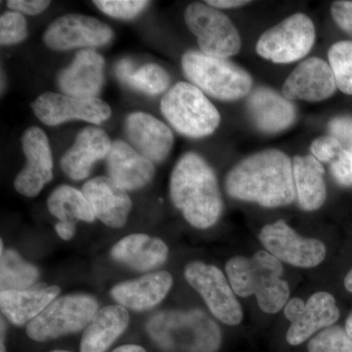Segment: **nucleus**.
Returning <instances> with one entry per match:
<instances>
[{"mask_svg":"<svg viewBox=\"0 0 352 352\" xmlns=\"http://www.w3.org/2000/svg\"><path fill=\"white\" fill-rule=\"evenodd\" d=\"M161 111L171 126L187 138H205L219 126V111L192 83L178 82L168 90Z\"/></svg>","mask_w":352,"mask_h":352,"instance_id":"nucleus-6","label":"nucleus"},{"mask_svg":"<svg viewBox=\"0 0 352 352\" xmlns=\"http://www.w3.org/2000/svg\"><path fill=\"white\" fill-rule=\"evenodd\" d=\"M134 69H135V65L132 63L131 60H120L117 66H116V75L119 78L120 82L126 85L127 80H129L131 74L133 73Z\"/></svg>","mask_w":352,"mask_h":352,"instance_id":"nucleus-40","label":"nucleus"},{"mask_svg":"<svg viewBox=\"0 0 352 352\" xmlns=\"http://www.w3.org/2000/svg\"><path fill=\"white\" fill-rule=\"evenodd\" d=\"M76 226V224L71 223V222L58 221L55 226V230L61 239L69 241L75 236Z\"/></svg>","mask_w":352,"mask_h":352,"instance_id":"nucleus-41","label":"nucleus"},{"mask_svg":"<svg viewBox=\"0 0 352 352\" xmlns=\"http://www.w3.org/2000/svg\"><path fill=\"white\" fill-rule=\"evenodd\" d=\"M247 108L254 126L264 133L283 131L295 122L296 118V107L292 101L268 87L252 90L248 98Z\"/></svg>","mask_w":352,"mask_h":352,"instance_id":"nucleus-20","label":"nucleus"},{"mask_svg":"<svg viewBox=\"0 0 352 352\" xmlns=\"http://www.w3.org/2000/svg\"><path fill=\"white\" fill-rule=\"evenodd\" d=\"M6 325L3 319H1V342H0V352H6Z\"/></svg>","mask_w":352,"mask_h":352,"instance_id":"nucleus-44","label":"nucleus"},{"mask_svg":"<svg viewBox=\"0 0 352 352\" xmlns=\"http://www.w3.org/2000/svg\"><path fill=\"white\" fill-rule=\"evenodd\" d=\"M110 352H148L144 347L135 344H122Z\"/></svg>","mask_w":352,"mask_h":352,"instance_id":"nucleus-43","label":"nucleus"},{"mask_svg":"<svg viewBox=\"0 0 352 352\" xmlns=\"http://www.w3.org/2000/svg\"><path fill=\"white\" fill-rule=\"evenodd\" d=\"M344 286H346L347 291L352 293V268L351 270L347 273L346 279H344Z\"/></svg>","mask_w":352,"mask_h":352,"instance_id":"nucleus-45","label":"nucleus"},{"mask_svg":"<svg viewBox=\"0 0 352 352\" xmlns=\"http://www.w3.org/2000/svg\"><path fill=\"white\" fill-rule=\"evenodd\" d=\"M28 36L27 21L23 14L7 11L0 17V43L13 45L24 41Z\"/></svg>","mask_w":352,"mask_h":352,"instance_id":"nucleus-33","label":"nucleus"},{"mask_svg":"<svg viewBox=\"0 0 352 352\" xmlns=\"http://www.w3.org/2000/svg\"><path fill=\"white\" fill-rule=\"evenodd\" d=\"M170 198L192 226L210 228L223 210L214 170L196 153H187L171 173Z\"/></svg>","mask_w":352,"mask_h":352,"instance_id":"nucleus-2","label":"nucleus"},{"mask_svg":"<svg viewBox=\"0 0 352 352\" xmlns=\"http://www.w3.org/2000/svg\"><path fill=\"white\" fill-rule=\"evenodd\" d=\"M108 25L89 16L68 14L53 21L43 34L44 43L52 50L100 47L112 41Z\"/></svg>","mask_w":352,"mask_h":352,"instance_id":"nucleus-13","label":"nucleus"},{"mask_svg":"<svg viewBox=\"0 0 352 352\" xmlns=\"http://www.w3.org/2000/svg\"><path fill=\"white\" fill-rule=\"evenodd\" d=\"M329 62L340 91L352 95V41H339L331 46Z\"/></svg>","mask_w":352,"mask_h":352,"instance_id":"nucleus-31","label":"nucleus"},{"mask_svg":"<svg viewBox=\"0 0 352 352\" xmlns=\"http://www.w3.org/2000/svg\"><path fill=\"white\" fill-rule=\"evenodd\" d=\"M208 6L214 7L215 9H230L249 4L250 1H242V0H208L206 1Z\"/></svg>","mask_w":352,"mask_h":352,"instance_id":"nucleus-42","label":"nucleus"},{"mask_svg":"<svg viewBox=\"0 0 352 352\" xmlns=\"http://www.w3.org/2000/svg\"><path fill=\"white\" fill-rule=\"evenodd\" d=\"M98 310L96 298L87 294L59 296L25 326V333L38 342L74 335L85 331Z\"/></svg>","mask_w":352,"mask_h":352,"instance_id":"nucleus-7","label":"nucleus"},{"mask_svg":"<svg viewBox=\"0 0 352 352\" xmlns=\"http://www.w3.org/2000/svg\"><path fill=\"white\" fill-rule=\"evenodd\" d=\"M337 89L330 64L312 57L298 65L288 76L282 94L289 100L318 102L332 96Z\"/></svg>","mask_w":352,"mask_h":352,"instance_id":"nucleus-16","label":"nucleus"},{"mask_svg":"<svg viewBox=\"0 0 352 352\" xmlns=\"http://www.w3.org/2000/svg\"><path fill=\"white\" fill-rule=\"evenodd\" d=\"M331 14L340 29L352 36V1L333 2Z\"/></svg>","mask_w":352,"mask_h":352,"instance_id":"nucleus-38","label":"nucleus"},{"mask_svg":"<svg viewBox=\"0 0 352 352\" xmlns=\"http://www.w3.org/2000/svg\"><path fill=\"white\" fill-rule=\"evenodd\" d=\"M182 63L190 82L219 100H239L251 94L252 76L228 60L190 50L183 55Z\"/></svg>","mask_w":352,"mask_h":352,"instance_id":"nucleus-5","label":"nucleus"},{"mask_svg":"<svg viewBox=\"0 0 352 352\" xmlns=\"http://www.w3.org/2000/svg\"><path fill=\"white\" fill-rule=\"evenodd\" d=\"M47 207L50 214L61 222L76 224L94 222L96 219L82 191L69 185H61L50 194Z\"/></svg>","mask_w":352,"mask_h":352,"instance_id":"nucleus-28","label":"nucleus"},{"mask_svg":"<svg viewBox=\"0 0 352 352\" xmlns=\"http://www.w3.org/2000/svg\"><path fill=\"white\" fill-rule=\"evenodd\" d=\"M226 273L234 293L242 298L256 296L265 314H276L288 302L289 285L281 279L283 266L268 252L259 251L251 258H231Z\"/></svg>","mask_w":352,"mask_h":352,"instance_id":"nucleus-3","label":"nucleus"},{"mask_svg":"<svg viewBox=\"0 0 352 352\" xmlns=\"http://www.w3.org/2000/svg\"><path fill=\"white\" fill-rule=\"evenodd\" d=\"M48 352H72L69 351H63V349H56V351H48Z\"/></svg>","mask_w":352,"mask_h":352,"instance_id":"nucleus-47","label":"nucleus"},{"mask_svg":"<svg viewBox=\"0 0 352 352\" xmlns=\"http://www.w3.org/2000/svg\"><path fill=\"white\" fill-rule=\"evenodd\" d=\"M259 240L275 258L298 267L318 265L327 252L320 241L302 237L283 220L264 226Z\"/></svg>","mask_w":352,"mask_h":352,"instance_id":"nucleus-12","label":"nucleus"},{"mask_svg":"<svg viewBox=\"0 0 352 352\" xmlns=\"http://www.w3.org/2000/svg\"><path fill=\"white\" fill-rule=\"evenodd\" d=\"M185 23L196 36L201 52L208 56L232 57L241 50L239 32L230 19L207 3L190 4L185 10Z\"/></svg>","mask_w":352,"mask_h":352,"instance_id":"nucleus-8","label":"nucleus"},{"mask_svg":"<svg viewBox=\"0 0 352 352\" xmlns=\"http://www.w3.org/2000/svg\"><path fill=\"white\" fill-rule=\"evenodd\" d=\"M285 316L291 322L287 340L292 346H298L322 329L332 326L340 318V310L331 294L319 292L308 298H292L285 305Z\"/></svg>","mask_w":352,"mask_h":352,"instance_id":"nucleus-11","label":"nucleus"},{"mask_svg":"<svg viewBox=\"0 0 352 352\" xmlns=\"http://www.w3.org/2000/svg\"><path fill=\"white\" fill-rule=\"evenodd\" d=\"M102 12L116 19L129 20L135 18L149 6L144 0H96L94 1Z\"/></svg>","mask_w":352,"mask_h":352,"instance_id":"nucleus-34","label":"nucleus"},{"mask_svg":"<svg viewBox=\"0 0 352 352\" xmlns=\"http://www.w3.org/2000/svg\"><path fill=\"white\" fill-rule=\"evenodd\" d=\"M111 256L132 270L145 272L156 270L166 263L168 248L159 238L142 233L131 234L113 245Z\"/></svg>","mask_w":352,"mask_h":352,"instance_id":"nucleus-25","label":"nucleus"},{"mask_svg":"<svg viewBox=\"0 0 352 352\" xmlns=\"http://www.w3.org/2000/svg\"><path fill=\"white\" fill-rule=\"evenodd\" d=\"M184 276L219 320L231 326L241 323L242 307L219 268L201 261H193L185 267Z\"/></svg>","mask_w":352,"mask_h":352,"instance_id":"nucleus-10","label":"nucleus"},{"mask_svg":"<svg viewBox=\"0 0 352 352\" xmlns=\"http://www.w3.org/2000/svg\"><path fill=\"white\" fill-rule=\"evenodd\" d=\"M328 129L330 135L337 138L342 147L352 154V117H336L331 120Z\"/></svg>","mask_w":352,"mask_h":352,"instance_id":"nucleus-37","label":"nucleus"},{"mask_svg":"<svg viewBox=\"0 0 352 352\" xmlns=\"http://www.w3.org/2000/svg\"><path fill=\"white\" fill-rule=\"evenodd\" d=\"M315 36L311 19L302 13L294 14L264 32L256 43V52L274 63H292L307 56Z\"/></svg>","mask_w":352,"mask_h":352,"instance_id":"nucleus-9","label":"nucleus"},{"mask_svg":"<svg viewBox=\"0 0 352 352\" xmlns=\"http://www.w3.org/2000/svg\"><path fill=\"white\" fill-rule=\"evenodd\" d=\"M82 193L96 219L111 228L126 224L132 201L126 189L109 176H98L85 183Z\"/></svg>","mask_w":352,"mask_h":352,"instance_id":"nucleus-17","label":"nucleus"},{"mask_svg":"<svg viewBox=\"0 0 352 352\" xmlns=\"http://www.w3.org/2000/svg\"><path fill=\"white\" fill-rule=\"evenodd\" d=\"M129 314L122 305L100 308L83 331L80 352H106L129 325Z\"/></svg>","mask_w":352,"mask_h":352,"instance_id":"nucleus-26","label":"nucleus"},{"mask_svg":"<svg viewBox=\"0 0 352 352\" xmlns=\"http://www.w3.org/2000/svg\"><path fill=\"white\" fill-rule=\"evenodd\" d=\"M39 275L38 267L24 261L17 252L9 249L1 252V291L31 288L38 283Z\"/></svg>","mask_w":352,"mask_h":352,"instance_id":"nucleus-29","label":"nucleus"},{"mask_svg":"<svg viewBox=\"0 0 352 352\" xmlns=\"http://www.w3.org/2000/svg\"><path fill=\"white\" fill-rule=\"evenodd\" d=\"M146 330L166 351L217 352L221 344L219 326L200 310L159 312L148 320Z\"/></svg>","mask_w":352,"mask_h":352,"instance_id":"nucleus-4","label":"nucleus"},{"mask_svg":"<svg viewBox=\"0 0 352 352\" xmlns=\"http://www.w3.org/2000/svg\"><path fill=\"white\" fill-rule=\"evenodd\" d=\"M50 4V1H45V0H9L7 1V6L11 11L32 16L43 12Z\"/></svg>","mask_w":352,"mask_h":352,"instance_id":"nucleus-39","label":"nucleus"},{"mask_svg":"<svg viewBox=\"0 0 352 352\" xmlns=\"http://www.w3.org/2000/svg\"><path fill=\"white\" fill-rule=\"evenodd\" d=\"M331 173L337 182L344 187L352 185V154L342 149L330 163Z\"/></svg>","mask_w":352,"mask_h":352,"instance_id":"nucleus-36","label":"nucleus"},{"mask_svg":"<svg viewBox=\"0 0 352 352\" xmlns=\"http://www.w3.org/2000/svg\"><path fill=\"white\" fill-rule=\"evenodd\" d=\"M173 286V277L166 271L148 273L142 277L116 285L111 296L122 307L133 311H146L157 307Z\"/></svg>","mask_w":352,"mask_h":352,"instance_id":"nucleus-22","label":"nucleus"},{"mask_svg":"<svg viewBox=\"0 0 352 352\" xmlns=\"http://www.w3.org/2000/svg\"><path fill=\"white\" fill-rule=\"evenodd\" d=\"M126 133L132 147L153 164L161 163L168 157L175 141L170 129L147 113H129Z\"/></svg>","mask_w":352,"mask_h":352,"instance_id":"nucleus-19","label":"nucleus"},{"mask_svg":"<svg viewBox=\"0 0 352 352\" xmlns=\"http://www.w3.org/2000/svg\"><path fill=\"white\" fill-rule=\"evenodd\" d=\"M107 170L109 177L126 191L143 188L155 175L154 164L122 140L112 143Z\"/></svg>","mask_w":352,"mask_h":352,"instance_id":"nucleus-23","label":"nucleus"},{"mask_svg":"<svg viewBox=\"0 0 352 352\" xmlns=\"http://www.w3.org/2000/svg\"><path fill=\"white\" fill-rule=\"evenodd\" d=\"M307 349L309 352H352V340L344 329L329 327L310 340Z\"/></svg>","mask_w":352,"mask_h":352,"instance_id":"nucleus-32","label":"nucleus"},{"mask_svg":"<svg viewBox=\"0 0 352 352\" xmlns=\"http://www.w3.org/2000/svg\"><path fill=\"white\" fill-rule=\"evenodd\" d=\"M324 168L312 155L296 156L293 161L294 183L296 198L302 210H318L327 197Z\"/></svg>","mask_w":352,"mask_h":352,"instance_id":"nucleus-27","label":"nucleus"},{"mask_svg":"<svg viewBox=\"0 0 352 352\" xmlns=\"http://www.w3.org/2000/svg\"><path fill=\"white\" fill-rule=\"evenodd\" d=\"M59 295V287L46 284H36L24 289L1 291L0 307L2 314L13 325L22 327L36 318Z\"/></svg>","mask_w":352,"mask_h":352,"instance_id":"nucleus-24","label":"nucleus"},{"mask_svg":"<svg viewBox=\"0 0 352 352\" xmlns=\"http://www.w3.org/2000/svg\"><path fill=\"white\" fill-rule=\"evenodd\" d=\"M43 124L54 126L73 120L98 124L111 117L110 106L99 98H80L54 92L41 94L32 104Z\"/></svg>","mask_w":352,"mask_h":352,"instance_id":"nucleus-14","label":"nucleus"},{"mask_svg":"<svg viewBox=\"0 0 352 352\" xmlns=\"http://www.w3.org/2000/svg\"><path fill=\"white\" fill-rule=\"evenodd\" d=\"M346 332L347 335L349 336V338L352 340V312L351 315H349V318L346 319Z\"/></svg>","mask_w":352,"mask_h":352,"instance_id":"nucleus-46","label":"nucleus"},{"mask_svg":"<svg viewBox=\"0 0 352 352\" xmlns=\"http://www.w3.org/2000/svg\"><path fill=\"white\" fill-rule=\"evenodd\" d=\"M105 61L94 50L76 53L73 62L58 75V87L63 94L80 98H96L103 87Z\"/></svg>","mask_w":352,"mask_h":352,"instance_id":"nucleus-18","label":"nucleus"},{"mask_svg":"<svg viewBox=\"0 0 352 352\" xmlns=\"http://www.w3.org/2000/svg\"><path fill=\"white\" fill-rule=\"evenodd\" d=\"M170 82V76L164 68L159 65L149 63L135 68L126 85L143 94L157 95L166 90Z\"/></svg>","mask_w":352,"mask_h":352,"instance_id":"nucleus-30","label":"nucleus"},{"mask_svg":"<svg viewBox=\"0 0 352 352\" xmlns=\"http://www.w3.org/2000/svg\"><path fill=\"white\" fill-rule=\"evenodd\" d=\"M22 146L27 163L16 176L14 187L21 195L34 198L52 180V152L45 132L39 127L24 132Z\"/></svg>","mask_w":352,"mask_h":352,"instance_id":"nucleus-15","label":"nucleus"},{"mask_svg":"<svg viewBox=\"0 0 352 352\" xmlns=\"http://www.w3.org/2000/svg\"><path fill=\"white\" fill-rule=\"evenodd\" d=\"M310 149H311L314 156L320 163L323 162V163L330 164L344 149V147L337 138L331 135H326L315 139Z\"/></svg>","mask_w":352,"mask_h":352,"instance_id":"nucleus-35","label":"nucleus"},{"mask_svg":"<svg viewBox=\"0 0 352 352\" xmlns=\"http://www.w3.org/2000/svg\"><path fill=\"white\" fill-rule=\"evenodd\" d=\"M111 147L112 142L103 129L85 127L62 157V170L71 179H85L91 173L94 164L108 157Z\"/></svg>","mask_w":352,"mask_h":352,"instance_id":"nucleus-21","label":"nucleus"},{"mask_svg":"<svg viewBox=\"0 0 352 352\" xmlns=\"http://www.w3.org/2000/svg\"><path fill=\"white\" fill-rule=\"evenodd\" d=\"M226 188L232 198L263 207L289 205L296 197L293 163L279 150L256 153L229 171Z\"/></svg>","mask_w":352,"mask_h":352,"instance_id":"nucleus-1","label":"nucleus"}]
</instances>
